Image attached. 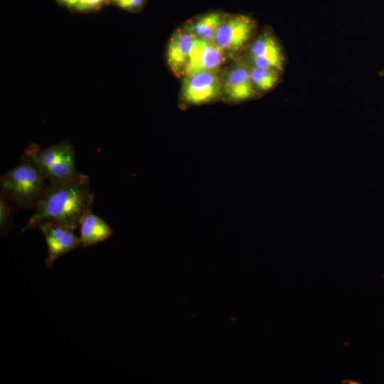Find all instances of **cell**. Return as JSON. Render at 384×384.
<instances>
[{"mask_svg":"<svg viewBox=\"0 0 384 384\" xmlns=\"http://www.w3.org/2000/svg\"><path fill=\"white\" fill-rule=\"evenodd\" d=\"M95 192L89 177L82 173L71 180L50 183L21 233L52 223L76 229L82 215L92 210Z\"/></svg>","mask_w":384,"mask_h":384,"instance_id":"cell-1","label":"cell"},{"mask_svg":"<svg viewBox=\"0 0 384 384\" xmlns=\"http://www.w3.org/2000/svg\"><path fill=\"white\" fill-rule=\"evenodd\" d=\"M50 184L40 169L24 153L20 163L0 178V191L19 209H35Z\"/></svg>","mask_w":384,"mask_h":384,"instance_id":"cell-2","label":"cell"},{"mask_svg":"<svg viewBox=\"0 0 384 384\" xmlns=\"http://www.w3.org/2000/svg\"><path fill=\"white\" fill-rule=\"evenodd\" d=\"M24 154L33 160L50 183L73 179L80 174L75 166L74 146L68 140L43 149L31 144Z\"/></svg>","mask_w":384,"mask_h":384,"instance_id":"cell-3","label":"cell"},{"mask_svg":"<svg viewBox=\"0 0 384 384\" xmlns=\"http://www.w3.org/2000/svg\"><path fill=\"white\" fill-rule=\"evenodd\" d=\"M223 78L218 73L183 76L180 102L184 107L212 103L222 97Z\"/></svg>","mask_w":384,"mask_h":384,"instance_id":"cell-4","label":"cell"},{"mask_svg":"<svg viewBox=\"0 0 384 384\" xmlns=\"http://www.w3.org/2000/svg\"><path fill=\"white\" fill-rule=\"evenodd\" d=\"M255 28V20L247 15H227L218 30L214 43L227 56L235 55L245 47Z\"/></svg>","mask_w":384,"mask_h":384,"instance_id":"cell-5","label":"cell"},{"mask_svg":"<svg viewBox=\"0 0 384 384\" xmlns=\"http://www.w3.org/2000/svg\"><path fill=\"white\" fill-rule=\"evenodd\" d=\"M259 94L252 82L246 61L235 63L223 78L221 98L228 103L247 101Z\"/></svg>","mask_w":384,"mask_h":384,"instance_id":"cell-6","label":"cell"},{"mask_svg":"<svg viewBox=\"0 0 384 384\" xmlns=\"http://www.w3.org/2000/svg\"><path fill=\"white\" fill-rule=\"evenodd\" d=\"M38 229L45 238L48 250L45 263L48 268L53 267L59 257L81 246L80 238L75 233V228L46 223L41 225Z\"/></svg>","mask_w":384,"mask_h":384,"instance_id":"cell-7","label":"cell"},{"mask_svg":"<svg viewBox=\"0 0 384 384\" xmlns=\"http://www.w3.org/2000/svg\"><path fill=\"white\" fill-rule=\"evenodd\" d=\"M247 60L252 65L282 71L284 53L271 31H264L254 40L249 48Z\"/></svg>","mask_w":384,"mask_h":384,"instance_id":"cell-8","label":"cell"},{"mask_svg":"<svg viewBox=\"0 0 384 384\" xmlns=\"http://www.w3.org/2000/svg\"><path fill=\"white\" fill-rule=\"evenodd\" d=\"M227 55L214 43L196 38L183 76L199 73H218Z\"/></svg>","mask_w":384,"mask_h":384,"instance_id":"cell-9","label":"cell"},{"mask_svg":"<svg viewBox=\"0 0 384 384\" xmlns=\"http://www.w3.org/2000/svg\"><path fill=\"white\" fill-rule=\"evenodd\" d=\"M196 37L185 28L176 30L171 36L166 60L171 70L178 77L183 75Z\"/></svg>","mask_w":384,"mask_h":384,"instance_id":"cell-10","label":"cell"},{"mask_svg":"<svg viewBox=\"0 0 384 384\" xmlns=\"http://www.w3.org/2000/svg\"><path fill=\"white\" fill-rule=\"evenodd\" d=\"M81 246L86 248L102 242L112 236L113 230L102 218L87 210L79 223Z\"/></svg>","mask_w":384,"mask_h":384,"instance_id":"cell-11","label":"cell"},{"mask_svg":"<svg viewBox=\"0 0 384 384\" xmlns=\"http://www.w3.org/2000/svg\"><path fill=\"white\" fill-rule=\"evenodd\" d=\"M227 14L212 11L191 20L183 26L196 38L207 42H214L218 30Z\"/></svg>","mask_w":384,"mask_h":384,"instance_id":"cell-12","label":"cell"},{"mask_svg":"<svg viewBox=\"0 0 384 384\" xmlns=\"http://www.w3.org/2000/svg\"><path fill=\"white\" fill-rule=\"evenodd\" d=\"M248 65L252 82L259 92L271 90L279 82L280 71L257 67L249 63Z\"/></svg>","mask_w":384,"mask_h":384,"instance_id":"cell-13","label":"cell"},{"mask_svg":"<svg viewBox=\"0 0 384 384\" xmlns=\"http://www.w3.org/2000/svg\"><path fill=\"white\" fill-rule=\"evenodd\" d=\"M18 206L4 192L0 191V233L8 235L13 226V219Z\"/></svg>","mask_w":384,"mask_h":384,"instance_id":"cell-14","label":"cell"},{"mask_svg":"<svg viewBox=\"0 0 384 384\" xmlns=\"http://www.w3.org/2000/svg\"><path fill=\"white\" fill-rule=\"evenodd\" d=\"M118 7L128 11H134L142 7L146 0H110Z\"/></svg>","mask_w":384,"mask_h":384,"instance_id":"cell-15","label":"cell"},{"mask_svg":"<svg viewBox=\"0 0 384 384\" xmlns=\"http://www.w3.org/2000/svg\"><path fill=\"white\" fill-rule=\"evenodd\" d=\"M108 0H79L76 10L89 11L100 9Z\"/></svg>","mask_w":384,"mask_h":384,"instance_id":"cell-16","label":"cell"},{"mask_svg":"<svg viewBox=\"0 0 384 384\" xmlns=\"http://www.w3.org/2000/svg\"><path fill=\"white\" fill-rule=\"evenodd\" d=\"M60 4L64 5L65 6L69 9H76L79 0H58Z\"/></svg>","mask_w":384,"mask_h":384,"instance_id":"cell-17","label":"cell"}]
</instances>
